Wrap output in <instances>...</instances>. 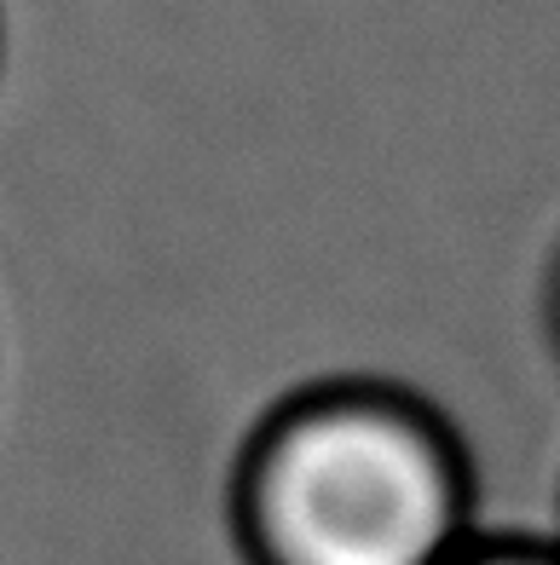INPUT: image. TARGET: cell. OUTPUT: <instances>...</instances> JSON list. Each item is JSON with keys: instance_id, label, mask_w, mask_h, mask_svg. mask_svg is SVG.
<instances>
[{"instance_id": "cell-1", "label": "cell", "mask_w": 560, "mask_h": 565, "mask_svg": "<svg viewBox=\"0 0 560 565\" xmlns=\"http://www.w3.org/2000/svg\"><path fill=\"white\" fill-rule=\"evenodd\" d=\"M456 520L463 473L445 433L381 393L295 404L243 479L261 565H445Z\"/></svg>"}, {"instance_id": "cell-2", "label": "cell", "mask_w": 560, "mask_h": 565, "mask_svg": "<svg viewBox=\"0 0 560 565\" xmlns=\"http://www.w3.org/2000/svg\"><path fill=\"white\" fill-rule=\"evenodd\" d=\"M463 565H560V559H543V554H479V559H463Z\"/></svg>"}]
</instances>
